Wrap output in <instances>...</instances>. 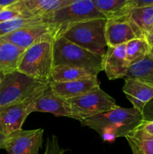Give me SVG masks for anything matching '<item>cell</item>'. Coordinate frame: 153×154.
<instances>
[{
	"label": "cell",
	"instance_id": "cell-1",
	"mask_svg": "<svg viewBox=\"0 0 153 154\" xmlns=\"http://www.w3.org/2000/svg\"><path fill=\"white\" fill-rule=\"evenodd\" d=\"M143 120L140 112L135 108L118 107L80 121L98 132L104 142H113L116 138L125 137Z\"/></svg>",
	"mask_w": 153,
	"mask_h": 154
},
{
	"label": "cell",
	"instance_id": "cell-2",
	"mask_svg": "<svg viewBox=\"0 0 153 154\" xmlns=\"http://www.w3.org/2000/svg\"><path fill=\"white\" fill-rule=\"evenodd\" d=\"M92 19L106 17L96 8L93 0H74L71 4L44 17L43 23L55 29L56 39L76 24Z\"/></svg>",
	"mask_w": 153,
	"mask_h": 154
},
{
	"label": "cell",
	"instance_id": "cell-3",
	"mask_svg": "<svg viewBox=\"0 0 153 154\" xmlns=\"http://www.w3.org/2000/svg\"><path fill=\"white\" fill-rule=\"evenodd\" d=\"M103 57L74 45L63 36L53 42V67L73 66L97 76L103 71Z\"/></svg>",
	"mask_w": 153,
	"mask_h": 154
},
{
	"label": "cell",
	"instance_id": "cell-4",
	"mask_svg": "<svg viewBox=\"0 0 153 154\" xmlns=\"http://www.w3.org/2000/svg\"><path fill=\"white\" fill-rule=\"evenodd\" d=\"M53 42H38L26 50L16 71L37 81H50L53 69Z\"/></svg>",
	"mask_w": 153,
	"mask_h": 154
},
{
	"label": "cell",
	"instance_id": "cell-5",
	"mask_svg": "<svg viewBox=\"0 0 153 154\" xmlns=\"http://www.w3.org/2000/svg\"><path fill=\"white\" fill-rule=\"evenodd\" d=\"M50 81H37L18 71L2 75L0 109L25 102Z\"/></svg>",
	"mask_w": 153,
	"mask_h": 154
},
{
	"label": "cell",
	"instance_id": "cell-6",
	"mask_svg": "<svg viewBox=\"0 0 153 154\" xmlns=\"http://www.w3.org/2000/svg\"><path fill=\"white\" fill-rule=\"evenodd\" d=\"M106 21V19H92L80 23L67 30L62 36L74 45L104 57L107 48Z\"/></svg>",
	"mask_w": 153,
	"mask_h": 154
},
{
	"label": "cell",
	"instance_id": "cell-7",
	"mask_svg": "<svg viewBox=\"0 0 153 154\" xmlns=\"http://www.w3.org/2000/svg\"><path fill=\"white\" fill-rule=\"evenodd\" d=\"M71 110V118L79 120L118 108L116 100L101 88L80 97L66 99Z\"/></svg>",
	"mask_w": 153,
	"mask_h": 154
},
{
	"label": "cell",
	"instance_id": "cell-8",
	"mask_svg": "<svg viewBox=\"0 0 153 154\" xmlns=\"http://www.w3.org/2000/svg\"><path fill=\"white\" fill-rule=\"evenodd\" d=\"M56 38L55 29L48 24L41 22L15 30L0 38V42H8L26 50L34 44L45 41L55 40Z\"/></svg>",
	"mask_w": 153,
	"mask_h": 154
},
{
	"label": "cell",
	"instance_id": "cell-9",
	"mask_svg": "<svg viewBox=\"0 0 153 154\" xmlns=\"http://www.w3.org/2000/svg\"><path fill=\"white\" fill-rule=\"evenodd\" d=\"M50 82L25 102L0 109V132L8 136L14 132L21 130L26 119L29 115L28 108L30 105Z\"/></svg>",
	"mask_w": 153,
	"mask_h": 154
},
{
	"label": "cell",
	"instance_id": "cell-10",
	"mask_svg": "<svg viewBox=\"0 0 153 154\" xmlns=\"http://www.w3.org/2000/svg\"><path fill=\"white\" fill-rule=\"evenodd\" d=\"M44 129L21 130L8 135V154H39L43 143Z\"/></svg>",
	"mask_w": 153,
	"mask_h": 154
},
{
	"label": "cell",
	"instance_id": "cell-11",
	"mask_svg": "<svg viewBox=\"0 0 153 154\" xmlns=\"http://www.w3.org/2000/svg\"><path fill=\"white\" fill-rule=\"evenodd\" d=\"M50 113L56 117H67L71 118V110L67 100L53 93L50 84L34 99L28 108V113Z\"/></svg>",
	"mask_w": 153,
	"mask_h": 154
},
{
	"label": "cell",
	"instance_id": "cell-12",
	"mask_svg": "<svg viewBox=\"0 0 153 154\" xmlns=\"http://www.w3.org/2000/svg\"><path fill=\"white\" fill-rule=\"evenodd\" d=\"M105 38L107 48H114L140 37L134 26L124 15L106 20Z\"/></svg>",
	"mask_w": 153,
	"mask_h": 154
},
{
	"label": "cell",
	"instance_id": "cell-13",
	"mask_svg": "<svg viewBox=\"0 0 153 154\" xmlns=\"http://www.w3.org/2000/svg\"><path fill=\"white\" fill-rule=\"evenodd\" d=\"M73 2L74 0H17L13 6L26 18H44Z\"/></svg>",
	"mask_w": 153,
	"mask_h": 154
},
{
	"label": "cell",
	"instance_id": "cell-14",
	"mask_svg": "<svg viewBox=\"0 0 153 154\" xmlns=\"http://www.w3.org/2000/svg\"><path fill=\"white\" fill-rule=\"evenodd\" d=\"M126 44L107 48L103 60V71L110 81L124 78L129 64L126 60Z\"/></svg>",
	"mask_w": 153,
	"mask_h": 154
},
{
	"label": "cell",
	"instance_id": "cell-15",
	"mask_svg": "<svg viewBox=\"0 0 153 154\" xmlns=\"http://www.w3.org/2000/svg\"><path fill=\"white\" fill-rule=\"evenodd\" d=\"M50 87L55 94L64 99L80 97L100 88L97 76L69 82L51 81Z\"/></svg>",
	"mask_w": 153,
	"mask_h": 154
},
{
	"label": "cell",
	"instance_id": "cell-16",
	"mask_svg": "<svg viewBox=\"0 0 153 154\" xmlns=\"http://www.w3.org/2000/svg\"><path fill=\"white\" fill-rule=\"evenodd\" d=\"M122 91L133 108L141 114L147 103L153 99V87L133 78H124Z\"/></svg>",
	"mask_w": 153,
	"mask_h": 154
},
{
	"label": "cell",
	"instance_id": "cell-17",
	"mask_svg": "<svg viewBox=\"0 0 153 154\" xmlns=\"http://www.w3.org/2000/svg\"><path fill=\"white\" fill-rule=\"evenodd\" d=\"M25 51L8 42H0V74L5 75L17 70Z\"/></svg>",
	"mask_w": 153,
	"mask_h": 154
},
{
	"label": "cell",
	"instance_id": "cell-18",
	"mask_svg": "<svg viewBox=\"0 0 153 154\" xmlns=\"http://www.w3.org/2000/svg\"><path fill=\"white\" fill-rule=\"evenodd\" d=\"M126 16L136 28L140 38L146 39L153 27V7L133 9Z\"/></svg>",
	"mask_w": 153,
	"mask_h": 154
},
{
	"label": "cell",
	"instance_id": "cell-19",
	"mask_svg": "<svg viewBox=\"0 0 153 154\" xmlns=\"http://www.w3.org/2000/svg\"><path fill=\"white\" fill-rule=\"evenodd\" d=\"M124 78H133L153 87V56L148 54L140 62L130 66Z\"/></svg>",
	"mask_w": 153,
	"mask_h": 154
},
{
	"label": "cell",
	"instance_id": "cell-20",
	"mask_svg": "<svg viewBox=\"0 0 153 154\" xmlns=\"http://www.w3.org/2000/svg\"><path fill=\"white\" fill-rule=\"evenodd\" d=\"M96 75L79 68L68 66H54L51 73V81L52 82H69L76 80L92 78Z\"/></svg>",
	"mask_w": 153,
	"mask_h": 154
},
{
	"label": "cell",
	"instance_id": "cell-21",
	"mask_svg": "<svg viewBox=\"0 0 153 154\" xmlns=\"http://www.w3.org/2000/svg\"><path fill=\"white\" fill-rule=\"evenodd\" d=\"M151 52V46L146 38H135L126 43V60L129 66L139 63Z\"/></svg>",
	"mask_w": 153,
	"mask_h": 154
},
{
	"label": "cell",
	"instance_id": "cell-22",
	"mask_svg": "<svg viewBox=\"0 0 153 154\" xmlns=\"http://www.w3.org/2000/svg\"><path fill=\"white\" fill-rule=\"evenodd\" d=\"M128 0H94L96 8L105 15L106 20L123 16Z\"/></svg>",
	"mask_w": 153,
	"mask_h": 154
},
{
	"label": "cell",
	"instance_id": "cell-23",
	"mask_svg": "<svg viewBox=\"0 0 153 154\" xmlns=\"http://www.w3.org/2000/svg\"><path fill=\"white\" fill-rule=\"evenodd\" d=\"M43 22L41 17H31V18H18L11 20L6 22L0 23V38L6 35L16 29L32 25V24L38 23Z\"/></svg>",
	"mask_w": 153,
	"mask_h": 154
},
{
	"label": "cell",
	"instance_id": "cell-24",
	"mask_svg": "<svg viewBox=\"0 0 153 154\" xmlns=\"http://www.w3.org/2000/svg\"><path fill=\"white\" fill-rule=\"evenodd\" d=\"M128 145L132 154H153V139L135 138L131 135H126Z\"/></svg>",
	"mask_w": 153,
	"mask_h": 154
},
{
	"label": "cell",
	"instance_id": "cell-25",
	"mask_svg": "<svg viewBox=\"0 0 153 154\" xmlns=\"http://www.w3.org/2000/svg\"><path fill=\"white\" fill-rule=\"evenodd\" d=\"M128 135L135 138L153 139V121L142 120Z\"/></svg>",
	"mask_w": 153,
	"mask_h": 154
},
{
	"label": "cell",
	"instance_id": "cell-26",
	"mask_svg": "<svg viewBox=\"0 0 153 154\" xmlns=\"http://www.w3.org/2000/svg\"><path fill=\"white\" fill-rule=\"evenodd\" d=\"M66 150L60 147L58 138L52 135L48 137L45 144V150L43 154H64Z\"/></svg>",
	"mask_w": 153,
	"mask_h": 154
},
{
	"label": "cell",
	"instance_id": "cell-27",
	"mask_svg": "<svg viewBox=\"0 0 153 154\" xmlns=\"http://www.w3.org/2000/svg\"><path fill=\"white\" fill-rule=\"evenodd\" d=\"M13 5L5 8H3L0 11V23L6 22L11 20L18 19V18H26L23 16L21 12L15 8Z\"/></svg>",
	"mask_w": 153,
	"mask_h": 154
},
{
	"label": "cell",
	"instance_id": "cell-28",
	"mask_svg": "<svg viewBox=\"0 0 153 154\" xmlns=\"http://www.w3.org/2000/svg\"><path fill=\"white\" fill-rule=\"evenodd\" d=\"M147 7H153V0H128L123 12V16L127 15L128 13L133 9Z\"/></svg>",
	"mask_w": 153,
	"mask_h": 154
},
{
	"label": "cell",
	"instance_id": "cell-29",
	"mask_svg": "<svg viewBox=\"0 0 153 154\" xmlns=\"http://www.w3.org/2000/svg\"><path fill=\"white\" fill-rule=\"evenodd\" d=\"M142 115L143 120L153 121V99L146 105L142 111Z\"/></svg>",
	"mask_w": 153,
	"mask_h": 154
},
{
	"label": "cell",
	"instance_id": "cell-30",
	"mask_svg": "<svg viewBox=\"0 0 153 154\" xmlns=\"http://www.w3.org/2000/svg\"><path fill=\"white\" fill-rule=\"evenodd\" d=\"M8 140L9 136L0 132V149H4L5 150Z\"/></svg>",
	"mask_w": 153,
	"mask_h": 154
},
{
	"label": "cell",
	"instance_id": "cell-31",
	"mask_svg": "<svg viewBox=\"0 0 153 154\" xmlns=\"http://www.w3.org/2000/svg\"><path fill=\"white\" fill-rule=\"evenodd\" d=\"M17 0H0V8H5L14 4Z\"/></svg>",
	"mask_w": 153,
	"mask_h": 154
},
{
	"label": "cell",
	"instance_id": "cell-32",
	"mask_svg": "<svg viewBox=\"0 0 153 154\" xmlns=\"http://www.w3.org/2000/svg\"><path fill=\"white\" fill-rule=\"evenodd\" d=\"M146 39H147V41H148V44L150 45V46L152 47L153 46V27L152 28V29L150 30V32H149V33H148V35H147Z\"/></svg>",
	"mask_w": 153,
	"mask_h": 154
},
{
	"label": "cell",
	"instance_id": "cell-33",
	"mask_svg": "<svg viewBox=\"0 0 153 154\" xmlns=\"http://www.w3.org/2000/svg\"><path fill=\"white\" fill-rule=\"evenodd\" d=\"M150 54L153 56V46L151 47V52H150Z\"/></svg>",
	"mask_w": 153,
	"mask_h": 154
},
{
	"label": "cell",
	"instance_id": "cell-34",
	"mask_svg": "<svg viewBox=\"0 0 153 154\" xmlns=\"http://www.w3.org/2000/svg\"><path fill=\"white\" fill-rule=\"evenodd\" d=\"M1 80H2V75L0 74V82H1Z\"/></svg>",
	"mask_w": 153,
	"mask_h": 154
},
{
	"label": "cell",
	"instance_id": "cell-35",
	"mask_svg": "<svg viewBox=\"0 0 153 154\" xmlns=\"http://www.w3.org/2000/svg\"><path fill=\"white\" fill-rule=\"evenodd\" d=\"M2 9H3V8H0V11H1L2 10Z\"/></svg>",
	"mask_w": 153,
	"mask_h": 154
}]
</instances>
